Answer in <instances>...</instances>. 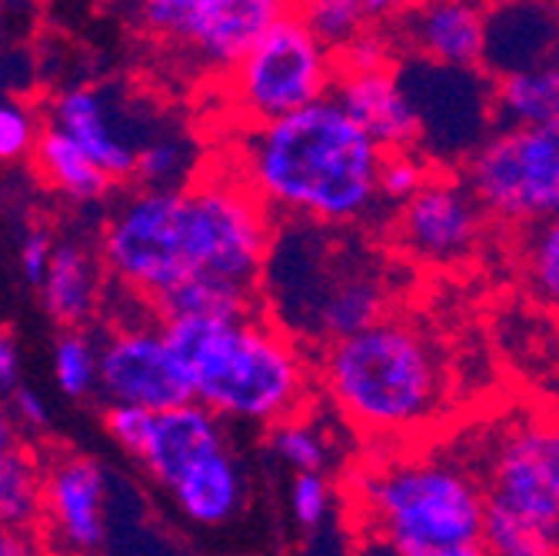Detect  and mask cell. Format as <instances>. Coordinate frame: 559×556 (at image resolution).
Instances as JSON below:
<instances>
[{
    "instance_id": "1",
    "label": "cell",
    "mask_w": 559,
    "mask_h": 556,
    "mask_svg": "<svg viewBox=\"0 0 559 556\" xmlns=\"http://www.w3.org/2000/svg\"><path fill=\"white\" fill-rule=\"evenodd\" d=\"M273 237V214L237 177H193L127 197L104 227L100 263L151 307L200 273L260 284Z\"/></svg>"
},
{
    "instance_id": "2",
    "label": "cell",
    "mask_w": 559,
    "mask_h": 556,
    "mask_svg": "<svg viewBox=\"0 0 559 556\" xmlns=\"http://www.w3.org/2000/svg\"><path fill=\"white\" fill-rule=\"evenodd\" d=\"M383 151L326 97L284 120L243 127L234 177L270 214L346 230L373 217Z\"/></svg>"
},
{
    "instance_id": "3",
    "label": "cell",
    "mask_w": 559,
    "mask_h": 556,
    "mask_svg": "<svg viewBox=\"0 0 559 556\" xmlns=\"http://www.w3.org/2000/svg\"><path fill=\"white\" fill-rule=\"evenodd\" d=\"M317 390L364 437L406 440L427 434L447 413L450 367L427 327L386 314L373 327L323 346Z\"/></svg>"
},
{
    "instance_id": "4",
    "label": "cell",
    "mask_w": 559,
    "mask_h": 556,
    "mask_svg": "<svg viewBox=\"0 0 559 556\" xmlns=\"http://www.w3.org/2000/svg\"><path fill=\"white\" fill-rule=\"evenodd\" d=\"M170 351L190 377L193 400L221 421L276 427L304 416L317 393V364L304 340L273 317L160 320Z\"/></svg>"
},
{
    "instance_id": "5",
    "label": "cell",
    "mask_w": 559,
    "mask_h": 556,
    "mask_svg": "<svg viewBox=\"0 0 559 556\" xmlns=\"http://www.w3.org/2000/svg\"><path fill=\"white\" fill-rule=\"evenodd\" d=\"M483 486L460 453H393L357 470V533L380 536L403 556H433L483 540Z\"/></svg>"
},
{
    "instance_id": "6",
    "label": "cell",
    "mask_w": 559,
    "mask_h": 556,
    "mask_svg": "<svg viewBox=\"0 0 559 556\" xmlns=\"http://www.w3.org/2000/svg\"><path fill=\"white\" fill-rule=\"evenodd\" d=\"M483 546L493 556L559 549V416L523 413L489 427L479 460Z\"/></svg>"
},
{
    "instance_id": "7",
    "label": "cell",
    "mask_w": 559,
    "mask_h": 556,
    "mask_svg": "<svg viewBox=\"0 0 559 556\" xmlns=\"http://www.w3.org/2000/svg\"><path fill=\"white\" fill-rule=\"evenodd\" d=\"M463 180L510 234L559 217V123L497 127L466 154Z\"/></svg>"
},
{
    "instance_id": "8",
    "label": "cell",
    "mask_w": 559,
    "mask_h": 556,
    "mask_svg": "<svg viewBox=\"0 0 559 556\" xmlns=\"http://www.w3.org/2000/svg\"><path fill=\"white\" fill-rule=\"evenodd\" d=\"M333 84L336 57L307 31L297 4H290L287 14L234 67L227 78V97L243 127H260L326 100Z\"/></svg>"
},
{
    "instance_id": "9",
    "label": "cell",
    "mask_w": 559,
    "mask_h": 556,
    "mask_svg": "<svg viewBox=\"0 0 559 556\" xmlns=\"http://www.w3.org/2000/svg\"><path fill=\"white\" fill-rule=\"evenodd\" d=\"M287 8L284 0H147L140 4V24L187 50L203 71L230 78Z\"/></svg>"
},
{
    "instance_id": "10",
    "label": "cell",
    "mask_w": 559,
    "mask_h": 556,
    "mask_svg": "<svg viewBox=\"0 0 559 556\" xmlns=\"http://www.w3.org/2000/svg\"><path fill=\"white\" fill-rule=\"evenodd\" d=\"M333 230L320 227V267L310 250L297 253V291L300 310H307L304 333L317 343H336L354 336L390 314V281L360 257H336Z\"/></svg>"
},
{
    "instance_id": "11",
    "label": "cell",
    "mask_w": 559,
    "mask_h": 556,
    "mask_svg": "<svg viewBox=\"0 0 559 556\" xmlns=\"http://www.w3.org/2000/svg\"><path fill=\"white\" fill-rule=\"evenodd\" d=\"M97 390L110 406H136L147 413L177 410L193 400V387L177 354L170 351L157 317L127 320L100 343Z\"/></svg>"
},
{
    "instance_id": "12",
    "label": "cell",
    "mask_w": 559,
    "mask_h": 556,
    "mask_svg": "<svg viewBox=\"0 0 559 556\" xmlns=\"http://www.w3.org/2000/svg\"><path fill=\"white\" fill-rule=\"evenodd\" d=\"M493 221L466 187L463 174L437 170L413 200L393 211L396 244L419 263L456 267L479 253Z\"/></svg>"
},
{
    "instance_id": "13",
    "label": "cell",
    "mask_w": 559,
    "mask_h": 556,
    "mask_svg": "<svg viewBox=\"0 0 559 556\" xmlns=\"http://www.w3.org/2000/svg\"><path fill=\"white\" fill-rule=\"evenodd\" d=\"M50 127L63 130L70 141L81 144L94 157V164L117 184L136 177V157L151 141L147 133L136 130L133 110L117 100L104 87H67L47 104Z\"/></svg>"
},
{
    "instance_id": "14",
    "label": "cell",
    "mask_w": 559,
    "mask_h": 556,
    "mask_svg": "<svg viewBox=\"0 0 559 556\" xmlns=\"http://www.w3.org/2000/svg\"><path fill=\"white\" fill-rule=\"evenodd\" d=\"M44 527L70 553H91L107 536V473L94 457L60 453L44 470Z\"/></svg>"
},
{
    "instance_id": "15",
    "label": "cell",
    "mask_w": 559,
    "mask_h": 556,
    "mask_svg": "<svg viewBox=\"0 0 559 556\" xmlns=\"http://www.w3.org/2000/svg\"><path fill=\"white\" fill-rule=\"evenodd\" d=\"M489 14L476 4L460 0H440V4L403 8L393 21L396 40L424 57L440 71H463L473 74L489 57Z\"/></svg>"
},
{
    "instance_id": "16",
    "label": "cell",
    "mask_w": 559,
    "mask_h": 556,
    "mask_svg": "<svg viewBox=\"0 0 559 556\" xmlns=\"http://www.w3.org/2000/svg\"><path fill=\"white\" fill-rule=\"evenodd\" d=\"M330 97L383 154L424 144V117L400 78V67L377 74H336Z\"/></svg>"
},
{
    "instance_id": "17",
    "label": "cell",
    "mask_w": 559,
    "mask_h": 556,
    "mask_svg": "<svg viewBox=\"0 0 559 556\" xmlns=\"http://www.w3.org/2000/svg\"><path fill=\"white\" fill-rule=\"evenodd\" d=\"M230 447L227 430L217 413H210L200 403H187L177 410L154 413V421L147 427V437L136 450V460L144 463V470L170 490V486L197 466L203 457L217 453Z\"/></svg>"
},
{
    "instance_id": "18",
    "label": "cell",
    "mask_w": 559,
    "mask_h": 556,
    "mask_svg": "<svg viewBox=\"0 0 559 556\" xmlns=\"http://www.w3.org/2000/svg\"><path fill=\"white\" fill-rule=\"evenodd\" d=\"M37 291L60 330H84L104 304V263L87 244L60 240Z\"/></svg>"
},
{
    "instance_id": "19",
    "label": "cell",
    "mask_w": 559,
    "mask_h": 556,
    "mask_svg": "<svg viewBox=\"0 0 559 556\" xmlns=\"http://www.w3.org/2000/svg\"><path fill=\"white\" fill-rule=\"evenodd\" d=\"M170 497L177 510L197 523V527H224L230 523L247 500V476L240 460L230 447L203 457L197 466H190L174 486Z\"/></svg>"
},
{
    "instance_id": "20",
    "label": "cell",
    "mask_w": 559,
    "mask_h": 556,
    "mask_svg": "<svg viewBox=\"0 0 559 556\" xmlns=\"http://www.w3.org/2000/svg\"><path fill=\"white\" fill-rule=\"evenodd\" d=\"M489 114L497 127L559 123V54L489 81Z\"/></svg>"
},
{
    "instance_id": "21",
    "label": "cell",
    "mask_w": 559,
    "mask_h": 556,
    "mask_svg": "<svg viewBox=\"0 0 559 556\" xmlns=\"http://www.w3.org/2000/svg\"><path fill=\"white\" fill-rule=\"evenodd\" d=\"M157 320H250L266 314L260 284H237L224 276H190L187 284L151 304Z\"/></svg>"
},
{
    "instance_id": "22",
    "label": "cell",
    "mask_w": 559,
    "mask_h": 556,
    "mask_svg": "<svg viewBox=\"0 0 559 556\" xmlns=\"http://www.w3.org/2000/svg\"><path fill=\"white\" fill-rule=\"evenodd\" d=\"M34 167L44 177V184H50L57 193L78 200V203H91L100 200L110 190V177L94 164V157L87 151H81V144H74L63 130L44 123L40 141L34 147Z\"/></svg>"
},
{
    "instance_id": "23",
    "label": "cell",
    "mask_w": 559,
    "mask_h": 556,
    "mask_svg": "<svg viewBox=\"0 0 559 556\" xmlns=\"http://www.w3.org/2000/svg\"><path fill=\"white\" fill-rule=\"evenodd\" d=\"M297 11L307 31L336 57L360 34L393 24L403 8L386 0H313V4H297Z\"/></svg>"
},
{
    "instance_id": "24",
    "label": "cell",
    "mask_w": 559,
    "mask_h": 556,
    "mask_svg": "<svg viewBox=\"0 0 559 556\" xmlns=\"http://www.w3.org/2000/svg\"><path fill=\"white\" fill-rule=\"evenodd\" d=\"M44 470L47 463L27 447L0 460V530L37 533L44 523Z\"/></svg>"
},
{
    "instance_id": "25",
    "label": "cell",
    "mask_w": 559,
    "mask_h": 556,
    "mask_svg": "<svg viewBox=\"0 0 559 556\" xmlns=\"http://www.w3.org/2000/svg\"><path fill=\"white\" fill-rule=\"evenodd\" d=\"M516 270L536 304L559 310V217L516 234Z\"/></svg>"
},
{
    "instance_id": "26",
    "label": "cell",
    "mask_w": 559,
    "mask_h": 556,
    "mask_svg": "<svg viewBox=\"0 0 559 556\" xmlns=\"http://www.w3.org/2000/svg\"><path fill=\"white\" fill-rule=\"evenodd\" d=\"M270 450L294 473H326L333 460V443L326 430L317 421H310L307 413L270 427Z\"/></svg>"
},
{
    "instance_id": "27",
    "label": "cell",
    "mask_w": 559,
    "mask_h": 556,
    "mask_svg": "<svg viewBox=\"0 0 559 556\" xmlns=\"http://www.w3.org/2000/svg\"><path fill=\"white\" fill-rule=\"evenodd\" d=\"M53 380L67 397H91L100 383V346L87 330H63L53 343Z\"/></svg>"
},
{
    "instance_id": "28",
    "label": "cell",
    "mask_w": 559,
    "mask_h": 556,
    "mask_svg": "<svg viewBox=\"0 0 559 556\" xmlns=\"http://www.w3.org/2000/svg\"><path fill=\"white\" fill-rule=\"evenodd\" d=\"M433 164L419 154V151H396V154H383L380 161V203H390L393 211L403 206L406 200H413L424 184L430 180Z\"/></svg>"
},
{
    "instance_id": "29",
    "label": "cell",
    "mask_w": 559,
    "mask_h": 556,
    "mask_svg": "<svg viewBox=\"0 0 559 556\" xmlns=\"http://www.w3.org/2000/svg\"><path fill=\"white\" fill-rule=\"evenodd\" d=\"M190 167V151L183 141L177 137H167V133H157L144 144L136 157V180L151 187V190H160V187H180V177L187 174Z\"/></svg>"
},
{
    "instance_id": "30",
    "label": "cell",
    "mask_w": 559,
    "mask_h": 556,
    "mask_svg": "<svg viewBox=\"0 0 559 556\" xmlns=\"http://www.w3.org/2000/svg\"><path fill=\"white\" fill-rule=\"evenodd\" d=\"M40 130L44 120L31 104L17 97H0V164L34 157Z\"/></svg>"
},
{
    "instance_id": "31",
    "label": "cell",
    "mask_w": 559,
    "mask_h": 556,
    "mask_svg": "<svg viewBox=\"0 0 559 556\" xmlns=\"http://www.w3.org/2000/svg\"><path fill=\"white\" fill-rule=\"evenodd\" d=\"M396 67V37L386 27L360 34L349 47L336 54V74H377Z\"/></svg>"
},
{
    "instance_id": "32",
    "label": "cell",
    "mask_w": 559,
    "mask_h": 556,
    "mask_svg": "<svg viewBox=\"0 0 559 556\" xmlns=\"http://www.w3.org/2000/svg\"><path fill=\"white\" fill-rule=\"evenodd\" d=\"M333 510V486L326 473H294L290 513L304 530H320Z\"/></svg>"
},
{
    "instance_id": "33",
    "label": "cell",
    "mask_w": 559,
    "mask_h": 556,
    "mask_svg": "<svg viewBox=\"0 0 559 556\" xmlns=\"http://www.w3.org/2000/svg\"><path fill=\"white\" fill-rule=\"evenodd\" d=\"M151 421H154V413L136 410V406H107V413H104V427H107L110 440L117 447H123L130 457H136L140 443H144Z\"/></svg>"
},
{
    "instance_id": "34",
    "label": "cell",
    "mask_w": 559,
    "mask_h": 556,
    "mask_svg": "<svg viewBox=\"0 0 559 556\" xmlns=\"http://www.w3.org/2000/svg\"><path fill=\"white\" fill-rule=\"evenodd\" d=\"M53 237L47 230H27L24 240H21V270L31 284H44L47 276V267H50V257H53Z\"/></svg>"
},
{
    "instance_id": "35",
    "label": "cell",
    "mask_w": 559,
    "mask_h": 556,
    "mask_svg": "<svg viewBox=\"0 0 559 556\" xmlns=\"http://www.w3.org/2000/svg\"><path fill=\"white\" fill-rule=\"evenodd\" d=\"M11 416L17 424L31 427V430H44L50 424V413H47V403L37 390L31 387H17L11 393Z\"/></svg>"
},
{
    "instance_id": "36",
    "label": "cell",
    "mask_w": 559,
    "mask_h": 556,
    "mask_svg": "<svg viewBox=\"0 0 559 556\" xmlns=\"http://www.w3.org/2000/svg\"><path fill=\"white\" fill-rule=\"evenodd\" d=\"M21 387V343L11 330H0V393Z\"/></svg>"
},
{
    "instance_id": "37",
    "label": "cell",
    "mask_w": 559,
    "mask_h": 556,
    "mask_svg": "<svg viewBox=\"0 0 559 556\" xmlns=\"http://www.w3.org/2000/svg\"><path fill=\"white\" fill-rule=\"evenodd\" d=\"M0 556H50V549L37 533L0 530Z\"/></svg>"
},
{
    "instance_id": "38",
    "label": "cell",
    "mask_w": 559,
    "mask_h": 556,
    "mask_svg": "<svg viewBox=\"0 0 559 556\" xmlns=\"http://www.w3.org/2000/svg\"><path fill=\"white\" fill-rule=\"evenodd\" d=\"M17 447H21V440H17V421L11 416L8 406H0V460H4Z\"/></svg>"
},
{
    "instance_id": "39",
    "label": "cell",
    "mask_w": 559,
    "mask_h": 556,
    "mask_svg": "<svg viewBox=\"0 0 559 556\" xmlns=\"http://www.w3.org/2000/svg\"><path fill=\"white\" fill-rule=\"evenodd\" d=\"M354 556H403L400 549H393L390 543H383L380 536H370V533H357V546H354Z\"/></svg>"
},
{
    "instance_id": "40",
    "label": "cell",
    "mask_w": 559,
    "mask_h": 556,
    "mask_svg": "<svg viewBox=\"0 0 559 556\" xmlns=\"http://www.w3.org/2000/svg\"><path fill=\"white\" fill-rule=\"evenodd\" d=\"M433 556H493L483 543H466V546H450V549H440Z\"/></svg>"
},
{
    "instance_id": "41",
    "label": "cell",
    "mask_w": 559,
    "mask_h": 556,
    "mask_svg": "<svg viewBox=\"0 0 559 556\" xmlns=\"http://www.w3.org/2000/svg\"><path fill=\"white\" fill-rule=\"evenodd\" d=\"M523 556H559V549H543V553H523Z\"/></svg>"
},
{
    "instance_id": "42",
    "label": "cell",
    "mask_w": 559,
    "mask_h": 556,
    "mask_svg": "<svg viewBox=\"0 0 559 556\" xmlns=\"http://www.w3.org/2000/svg\"><path fill=\"white\" fill-rule=\"evenodd\" d=\"M0 37H4V14H0Z\"/></svg>"
}]
</instances>
